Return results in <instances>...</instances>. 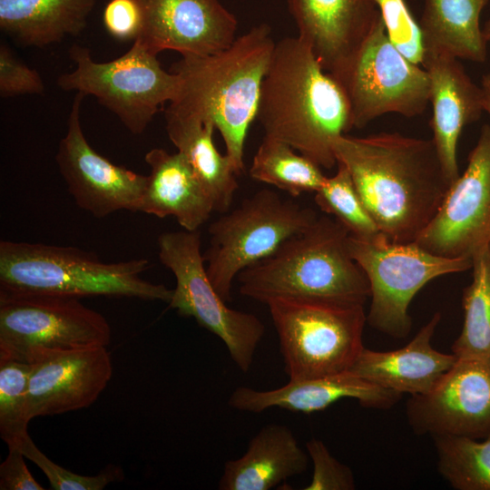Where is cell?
Masks as SVG:
<instances>
[{
	"label": "cell",
	"instance_id": "16",
	"mask_svg": "<svg viewBox=\"0 0 490 490\" xmlns=\"http://www.w3.org/2000/svg\"><path fill=\"white\" fill-rule=\"evenodd\" d=\"M113 363L106 347L52 350L32 363L27 411L31 419L90 407L106 387Z\"/></svg>",
	"mask_w": 490,
	"mask_h": 490
},
{
	"label": "cell",
	"instance_id": "37",
	"mask_svg": "<svg viewBox=\"0 0 490 490\" xmlns=\"http://www.w3.org/2000/svg\"><path fill=\"white\" fill-rule=\"evenodd\" d=\"M18 446L8 447V455L0 465L1 490H43L24 462Z\"/></svg>",
	"mask_w": 490,
	"mask_h": 490
},
{
	"label": "cell",
	"instance_id": "27",
	"mask_svg": "<svg viewBox=\"0 0 490 490\" xmlns=\"http://www.w3.org/2000/svg\"><path fill=\"white\" fill-rule=\"evenodd\" d=\"M471 269L472 282L462 297L464 323L452 353L490 364V244L473 255Z\"/></svg>",
	"mask_w": 490,
	"mask_h": 490
},
{
	"label": "cell",
	"instance_id": "14",
	"mask_svg": "<svg viewBox=\"0 0 490 490\" xmlns=\"http://www.w3.org/2000/svg\"><path fill=\"white\" fill-rule=\"evenodd\" d=\"M84 95L76 93L55 162L76 205L96 218L125 210L139 211L148 176L116 165L87 142L80 122Z\"/></svg>",
	"mask_w": 490,
	"mask_h": 490
},
{
	"label": "cell",
	"instance_id": "34",
	"mask_svg": "<svg viewBox=\"0 0 490 490\" xmlns=\"http://www.w3.org/2000/svg\"><path fill=\"white\" fill-rule=\"evenodd\" d=\"M306 450L313 465L311 482L304 490H354L355 477L351 469L332 456L319 439L306 443Z\"/></svg>",
	"mask_w": 490,
	"mask_h": 490
},
{
	"label": "cell",
	"instance_id": "25",
	"mask_svg": "<svg viewBox=\"0 0 490 490\" xmlns=\"http://www.w3.org/2000/svg\"><path fill=\"white\" fill-rule=\"evenodd\" d=\"M164 116L169 139L208 191L214 211H228L239 188V174L230 157L213 142L214 124L168 110Z\"/></svg>",
	"mask_w": 490,
	"mask_h": 490
},
{
	"label": "cell",
	"instance_id": "6",
	"mask_svg": "<svg viewBox=\"0 0 490 490\" xmlns=\"http://www.w3.org/2000/svg\"><path fill=\"white\" fill-rule=\"evenodd\" d=\"M289 379L350 370L362 349L364 306L277 299L266 303Z\"/></svg>",
	"mask_w": 490,
	"mask_h": 490
},
{
	"label": "cell",
	"instance_id": "24",
	"mask_svg": "<svg viewBox=\"0 0 490 490\" xmlns=\"http://www.w3.org/2000/svg\"><path fill=\"white\" fill-rule=\"evenodd\" d=\"M97 0H0V29L23 46L44 47L78 35Z\"/></svg>",
	"mask_w": 490,
	"mask_h": 490
},
{
	"label": "cell",
	"instance_id": "33",
	"mask_svg": "<svg viewBox=\"0 0 490 490\" xmlns=\"http://www.w3.org/2000/svg\"><path fill=\"white\" fill-rule=\"evenodd\" d=\"M387 34L395 47L410 62L422 65L424 46L419 24L405 0H375Z\"/></svg>",
	"mask_w": 490,
	"mask_h": 490
},
{
	"label": "cell",
	"instance_id": "9",
	"mask_svg": "<svg viewBox=\"0 0 490 490\" xmlns=\"http://www.w3.org/2000/svg\"><path fill=\"white\" fill-rule=\"evenodd\" d=\"M348 248L369 282L371 303L367 322L397 338L409 334L408 307L426 283L472 267V259L441 257L416 242H392L383 234L372 240L349 234Z\"/></svg>",
	"mask_w": 490,
	"mask_h": 490
},
{
	"label": "cell",
	"instance_id": "20",
	"mask_svg": "<svg viewBox=\"0 0 490 490\" xmlns=\"http://www.w3.org/2000/svg\"><path fill=\"white\" fill-rule=\"evenodd\" d=\"M401 397L402 394L374 385L347 370L320 377L289 379L286 385L271 390L239 387L231 393L229 406L254 414L272 407L310 414L343 398L357 399L368 408L389 409Z\"/></svg>",
	"mask_w": 490,
	"mask_h": 490
},
{
	"label": "cell",
	"instance_id": "22",
	"mask_svg": "<svg viewBox=\"0 0 490 490\" xmlns=\"http://www.w3.org/2000/svg\"><path fill=\"white\" fill-rule=\"evenodd\" d=\"M151 168L139 211L172 216L189 231L199 230L214 211L208 191L179 152L153 148L144 156Z\"/></svg>",
	"mask_w": 490,
	"mask_h": 490
},
{
	"label": "cell",
	"instance_id": "32",
	"mask_svg": "<svg viewBox=\"0 0 490 490\" xmlns=\"http://www.w3.org/2000/svg\"><path fill=\"white\" fill-rule=\"evenodd\" d=\"M25 458L34 463L46 475L54 490H102L109 484L123 479V471L118 466L109 465L95 475H82L54 463L26 435L18 445Z\"/></svg>",
	"mask_w": 490,
	"mask_h": 490
},
{
	"label": "cell",
	"instance_id": "23",
	"mask_svg": "<svg viewBox=\"0 0 490 490\" xmlns=\"http://www.w3.org/2000/svg\"><path fill=\"white\" fill-rule=\"evenodd\" d=\"M309 456L289 427L269 424L250 439L246 452L224 464L220 490H270L306 472Z\"/></svg>",
	"mask_w": 490,
	"mask_h": 490
},
{
	"label": "cell",
	"instance_id": "7",
	"mask_svg": "<svg viewBox=\"0 0 490 490\" xmlns=\"http://www.w3.org/2000/svg\"><path fill=\"white\" fill-rule=\"evenodd\" d=\"M317 218L312 209L269 189L255 192L226 211L210 225V246L203 253L206 271L216 291L230 301L233 280L240 271L270 256Z\"/></svg>",
	"mask_w": 490,
	"mask_h": 490
},
{
	"label": "cell",
	"instance_id": "26",
	"mask_svg": "<svg viewBox=\"0 0 490 490\" xmlns=\"http://www.w3.org/2000/svg\"><path fill=\"white\" fill-rule=\"evenodd\" d=\"M488 2L425 0L418 24L425 53L484 63L487 57V42L480 26V15Z\"/></svg>",
	"mask_w": 490,
	"mask_h": 490
},
{
	"label": "cell",
	"instance_id": "5",
	"mask_svg": "<svg viewBox=\"0 0 490 490\" xmlns=\"http://www.w3.org/2000/svg\"><path fill=\"white\" fill-rule=\"evenodd\" d=\"M147 259L103 262L75 247L0 241V290L74 298L127 297L169 303L173 289L141 278Z\"/></svg>",
	"mask_w": 490,
	"mask_h": 490
},
{
	"label": "cell",
	"instance_id": "15",
	"mask_svg": "<svg viewBox=\"0 0 490 490\" xmlns=\"http://www.w3.org/2000/svg\"><path fill=\"white\" fill-rule=\"evenodd\" d=\"M406 416L418 436L490 437V364L457 358L430 391L410 396Z\"/></svg>",
	"mask_w": 490,
	"mask_h": 490
},
{
	"label": "cell",
	"instance_id": "10",
	"mask_svg": "<svg viewBox=\"0 0 490 490\" xmlns=\"http://www.w3.org/2000/svg\"><path fill=\"white\" fill-rule=\"evenodd\" d=\"M329 74L348 97L356 129L387 113L422 114L430 102L426 70L390 42L382 16L359 47Z\"/></svg>",
	"mask_w": 490,
	"mask_h": 490
},
{
	"label": "cell",
	"instance_id": "3",
	"mask_svg": "<svg viewBox=\"0 0 490 490\" xmlns=\"http://www.w3.org/2000/svg\"><path fill=\"white\" fill-rule=\"evenodd\" d=\"M275 45L270 27L261 24L217 53L181 56L171 69L180 76L181 86L166 110L212 122L239 175Z\"/></svg>",
	"mask_w": 490,
	"mask_h": 490
},
{
	"label": "cell",
	"instance_id": "18",
	"mask_svg": "<svg viewBox=\"0 0 490 490\" xmlns=\"http://www.w3.org/2000/svg\"><path fill=\"white\" fill-rule=\"evenodd\" d=\"M430 79L432 141L448 180L459 177L457 143L462 130L477 121L484 110L483 91L457 58L425 53L422 63Z\"/></svg>",
	"mask_w": 490,
	"mask_h": 490
},
{
	"label": "cell",
	"instance_id": "8",
	"mask_svg": "<svg viewBox=\"0 0 490 490\" xmlns=\"http://www.w3.org/2000/svg\"><path fill=\"white\" fill-rule=\"evenodd\" d=\"M69 54L74 70L61 74L57 85L94 96L133 134L142 133L160 108L179 93L180 76L162 69L157 54L138 40L108 62L94 61L90 50L79 44H74Z\"/></svg>",
	"mask_w": 490,
	"mask_h": 490
},
{
	"label": "cell",
	"instance_id": "19",
	"mask_svg": "<svg viewBox=\"0 0 490 490\" xmlns=\"http://www.w3.org/2000/svg\"><path fill=\"white\" fill-rule=\"evenodd\" d=\"M299 31L323 69L335 71L381 17L375 0H287Z\"/></svg>",
	"mask_w": 490,
	"mask_h": 490
},
{
	"label": "cell",
	"instance_id": "35",
	"mask_svg": "<svg viewBox=\"0 0 490 490\" xmlns=\"http://www.w3.org/2000/svg\"><path fill=\"white\" fill-rule=\"evenodd\" d=\"M44 84L38 72L22 60L5 44H0V95L42 94Z\"/></svg>",
	"mask_w": 490,
	"mask_h": 490
},
{
	"label": "cell",
	"instance_id": "30",
	"mask_svg": "<svg viewBox=\"0 0 490 490\" xmlns=\"http://www.w3.org/2000/svg\"><path fill=\"white\" fill-rule=\"evenodd\" d=\"M337 167L336 173L326 177L315 191L316 204L338 220L352 236L372 240L382 235L363 205L348 169L341 162H337Z\"/></svg>",
	"mask_w": 490,
	"mask_h": 490
},
{
	"label": "cell",
	"instance_id": "1",
	"mask_svg": "<svg viewBox=\"0 0 490 490\" xmlns=\"http://www.w3.org/2000/svg\"><path fill=\"white\" fill-rule=\"evenodd\" d=\"M333 147L380 232L392 242H415L452 184L433 141L398 132L344 134Z\"/></svg>",
	"mask_w": 490,
	"mask_h": 490
},
{
	"label": "cell",
	"instance_id": "4",
	"mask_svg": "<svg viewBox=\"0 0 490 490\" xmlns=\"http://www.w3.org/2000/svg\"><path fill=\"white\" fill-rule=\"evenodd\" d=\"M348 230L331 216H318L305 230L244 269L241 295L266 304L277 299L364 306L368 279L349 254Z\"/></svg>",
	"mask_w": 490,
	"mask_h": 490
},
{
	"label": "cell",
	"instance_id": "17",
	"mask_svg": "<svg viewBox=\"0 0 490 490\" xmlns=\"http://www.w3.org/2000/svg\"><path fill=\"white\" fill-rule=\"evenodd\" d=\"M142 1L145 24L137 40L154 54L172 50L181 56L208 55L237 37V19L220 0Z\"/></svg>",
	"mask_w": 490,
	"mask_h": 490
},
{
	"label": "cell",
	"instance_id": "38",
	"mask_svg": "<svg viewBox=\"0 0 490 490\" xmlns=\"http://www.w3.org/2000/svg\"><path fill=\"white\" fill-rule=\"evenodd\" d=\"M484 110L490 115V73L484 74L481 81Z\"/></svg>",
	"mask_w": 490,
	"mask_h": 490
},
{
	"label": "cell",
	"instance_id": "29",
	"mask_svg": "<svg viewBox=\"0 0 490 490\" xmlns=\"http://www.w3.org/2000/svg\"><path fill=\"white\" fill-rule=\"evenodd\" d=\"M437 470L456 490H490V437L437 435Z\"/></svg>",
	"mask_w": 490,
	"mask_h": 490
},
{
	"label": "cell",
	"instance_id": "31",
	"mask_svg": "<svg viewBox=\"0 0 490 490\" xmlns=\"http://www.w3.org/2000/svg\"><path fill=\"white\" fill-rule=\"evenodd\" d=\"M32 364L0 358V436L10 446H18L28 435L27 411Z\"/></svg>",
	"mask_w": 490,
	"mask_h": 490
},
{
	"label": "cell",
	"instance_id": "2",
	"mask_svg": "<svg viewBox=\"0 0 490 490\" xmlns=\"http://www.w3.org/2000/svg\"><path fill=\"white\" fill-rule=\"evenodd\" d=\"M256 119L265 136L328 170L337 165L335 141L353 129L345 92L299 36L276 42Z\"/></svg>",
	"mask_w": 490,
	"mask_h": 490
},
{
	"label": "cell",
	"instance_id": "28",
	"mask_svg": "<svg viewBox=\"0 0 490 490\" xmlns=\"http://www.w3.org/2000/svg\"><path fill=\"white\" fill-rule=\"evenodd\" d=\"M249 172L252 179L275 186L292 197L317 191L327 177L318 165L290 145L265 135Z\"/></svg>",
	"mask_w": 490,
	"mask_h": 490
},
{
	"label": "cell",
	"instance_id": "21",
	"mask_svg": "<svg viewBox=\"0 0 490 490\" xmlns=\"http://www.w3.org/2000/svg\"><path fill=\"white\" fill-rule=\"evenodd\" d=\"M441 319L435 313L408 344L390 351L364 348L350 370L368 382L400 394L430 391L457 358L432 347L431 339Z\"/></svg>",
	"mask_w": 490,
	"mask_h": 490
},
{
	"label": "cell",
	"instance_id": "11",
	"mask_svg": "<svg viewBox=\"0 0 490 490\" xmlns=\"http://www.w3.org/2000/svg\"><path fill=\"white\" fill-rule=\"evenodd\" d=\"M106 318L78 298L0 290V358L32 364L46 351L110 343Z\"/></svg>",
	"mask_w": 490,
	"mask_h": 490
},
{
	"label": "cell",
	"instance_id": "12",
	"mask_svg": "<svg viewBox=\"0 0 490 490\" xmlns=\"http://www.w3.org/2000/svg\"><path fill=\"white\" fill-rule=\"evenodd\" d=\"M157 242L159 259L176 280L170 308L218 336L236 366L247 372L265 333L263 322L251 313L229 308L216 291L206 271L199 230L163 232Z\"/></svg>",
	"mask_w": 490,
	"mask_h": 490
},
{
	"label": "cell",
	"instance_id": "36",
	"mask_svg": "<svg viewBox=\"0 0 490 490\" xmlns=\"http://www.w3.org/2000/svg\"><path fill=\"white\" fill-rule=\"evenodd\" d=\"M105 31L121 42H134L144 28L145 9L142 0H106L103 10Z\"/></svg>",
	"mask_w": 490,
	"mask_h": 490
},
{
	"label": "cell",
	"instance_id": "13",
	"mask_svg": "<svg viewBox=\"0 0 490 490\" xmlns=\"http://www.w3.org/2000/svg\"><path fill=\"white\" fill-rule=\"evenodd\" d=\"M415 242L449 259H472L490 244V124L483 125L466 171Z\"/></svg>",
	"mask_w": 490,
	"mask_h": 490
},
{
	"label": "cell",
	"instance_id": "39",
	"mask_svg": "<svg viewBox=\"0 0 490 490\" xmlns=\"http://www.w3.org/2000/svg\"><path fill=\"white\" fill-rule=\"evenodd\" d=\"M483 35L487 43H490V19L485 24L482 28Z\"/></svg>",
	"mask_w": 490,
	"mask_h": 490
}]
</instances>
